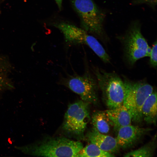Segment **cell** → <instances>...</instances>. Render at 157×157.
<instances>
[{
    "mask_svg": "<svg viewBox=\"0 0 157 157\" xmlns=\"http://www.w3.org/2000/svg\"><path fill=\"white\" fill-rule=\"evenodd\" d=\"M92 71L108 109L123 105L125 93L123 79L115 73L108 72L97 67H93Z\"/></svg>",
    "mask_w": 157,
    "mask_h": 157,
    "instance_id": "cell-1",
    "label": "cell"
},
{
    "mask_svg": "<svg viewBox=\"0 0 157 157\" xmlns=\"http://www.w3.org/2000/svg\"><path fill=\"white\" fill-rule=\"evenodd\" d=\"M119 39L122 44L124 59L129 66L133 65L141 58L149 57L151 48L142 34L138 21L132 22Z\"/></svg>",
    "mask_w": 157,
    "mask_h": 157,
    "instance_id": "cell-2",
    "label": "cell"
},
{
    "mask_svg": "<svg viewBox=\"0 0 157 157\" xmlns=\"http://www.w3.org/2000/svg\"><path fill=\"white\" fill-rule=\"evenodd\" d=\"M123 80L125 88L123 105L130 113L132 121L140 123L143 121V105L154 91V88L145 81H133L124 77Z\"/></svg>",
    "mask_w": 157,
    "mask_h": 157,
    "instance_id": "cell-3",
    "label": "cell"
},
{
    "mask_svg": "<svg viewBox=\"0 0 157 157\" xmlns=\"http://www.w3.org/2000/svg\"><path fill=\"white\" fill-rule=\"evenodd\" d=\"M82 143L64 137L49 138L31 147L24 148L29 150L32 155L46 157H76L83 147Z\"/></svg>",
    "mask_w": 157,
    "mask_h": 157,
    "instance_id": "cell-4",
    "label": "cell"
},
{
    "mask_svg": "<svg viewBox=\"0 0 157 157\" xmlns=\"http://www.w3.org/2000/svg\"><path fill=\"white\" fill-rule=\"evenodd\" d=\"M72 4L81 18L84 30L106 41L108 38L103 26L105 15L93 0H73Z\"/></svg>",
    "mask_w": 157,
    "mask_h": 157,
    "instance_id": "cell-5",
    "label": "cell"
},
{
    "mask_svg": "<svg viewBox=\"0 0 157 157\" xmlns=\"http://www.w3.org/2000/svg\"><path fill=\"white\" fill-rule=\"evenodd\" d=\"M58 83L78 94L83 101L94 104L98 101L97 82L88 68L82 75L74 74L61 77Z\"/></svg>",
    "mask_w": 157,
    "mask_h": 157,
    "instance_id": "cell-6",
    "label": "cell"
},
{
    "mask_svg": "<svg viewBox=\"0 0 157 157\" xmlns=\"http://www.w3.org/2000/svg\"><path fill=\"white\" fill-rule=\"evenodd\" d=\"M64 35L66 42L71 44H83L88 47L104 63H110V58L104 47L94 37L85 30L69 24H55Z\"/></svg>",
    "mask_w": 157,
    "mask_h": 157,
    "instance_id": "cell-7",
    "label": "cell"
},
{
    "mask_svg": "<svg viewBox=\"0 0 157 157\" xmlns=\"http://www.w3.org/2000/svg\"><path fill=\"white\" fill-rule=\"evenodd\" d=\"M89 104L81 100L68 106L63 125L65 131L76 136L83 135L90 119Z\"/></svg>",
    "mask_w": 157,
    "mask_h": 157,
    "instance_id": "cell-8",
    "label": "cell"
},
{
    "mask_svg": "<svg viewBox=\"0 0 157 157\" xmlns=\"http://www.w3.org/2000/svg\"><path fill=\"white\" fill-rule=\"evenodd\" d=\"M151 129L131 124L120 128L117 131L116 138L120 148L125 149L133 147Z\"/></svg>",
    "mask_w": 157,
    "mask_h": 157,
    "instance_id": "cell-9",
    "label": "cell"
},
{
    "mask_svg": "<svg viewBox=\"0 0 157 157\" xmlns=\"http://www.w3.org/2000/svg\"><path fill=\"white\" fill-rule=\"evenodd\" d=\"M86 137L90 143L104 151L113 154L117 152L120 149L116 138L101 133L93 127L88 132Z\"/></svg>",
    "mask_w": 157,
    "mask_h": 157,
    "instance_id": "cell-10",
    "label": "cell"
},
{
    "mask_svg": "<svg viewBox=\"0 0 157 157\" xmlns=\"http://www.w3.org/2000/svg\"><path fill=\"white\" fill-rule=\"evenodd\" d=\"M116 131L120 128L131 124L132 117L129 112L123 105L106 110Z\"/></svg>",
    "mask_w": 157,
    "mask_h": 157,
    "instance_id": "cell-11",
    "label": "cell"
},
{
    "mask_svg": "<svg viewBox=\"0 0 157 157\" xmlns=\"http://www.w3.org/2000/svg\"><path fill=\"white\" fill-rule=\"evenodd\" d=\"M157 92L154 90L144 102L142 109L143 120L148 124H156L157 115Z\"/></svg>",
    "mask_w": 157,
    "mask_h": 157,
    "instance_id": "cell-12",
    "label": "cell"
},
{
    "mask_svg": "<svg viewBox=\"0 0 157 157\" xmlns=\"http://www.w3.org/2000/svg\"><path fill=\"white\" fill-rule=\"evenodd\" d=\"M92 123L93 127L100 133L106 134L113 127L106 111L96 110L92 113Z\"/></svg>",
    "mask_w": 157,
    "mask_h": 157,
    "instance_id": "cell-13",
    "label": "cell"
},
{
    "mask_svg": "<svg viewBox=\"0 0 157 157\" xmlns=\"http://www.w3.org/2000/svg\"><path fill=\"white\" fill-rule=\"evenodd\" d=\"M155 139L152 140L141 147L131 151L124 154L126 157H152L156 148Z\"/></svg>",
    "mask_w": 157,
    "mask_h": 157,
    "instance_id": "cell-14",
    "label": "cell"
},
{
    "mask_svg": "<svg viewBox=\"0 0 157 157\" xmlns=\"http://www.w3.org/2000/svg\"><path fill=\"white\" fill-rule=\"evenodd\" d=\"M115 156L111 153L103 151L95 144L90 143L80 150L76 157H110Z\"/></svg>",
    "mask_w": 157,
    "mask_h": 157,
    "instance_id": "cell-15",
    "label": "cell"
},
{
    "mask_svg": "<svg viewBox=\"0 0 157 157\" xmlns=\"http://www.w3.org/2000/svg\"><path fill=\"white\" fill-rule=\"evenodd\" d=\"M157 45L156 41L153 44L151 48L149 57H150L149 63L153 67L155 68L157 66Z\"/></svg>",
    "mask_w": 157,
    "mask_h": 157,
    "instance_id": "cell-16",
    "label": "cell"
},
{
    "mask_svg": "<svg viewBox=\"0 0 157 157\" xmlns=\"http://www.w3.org/2000/svg\"><path fill=\"white\" fill-rule=\"evenodd\" d=\"M157 0H133L132 3L134 5L146 4L152 8H155L157 5Z\"/></svg>",
    "mask_w": 157,
    "mask_h": 157,
    "instance_id": "cell-17",
    "label": "cell"
},
{
    "mask_svg": "<svg viewBox=\"0 0 157 157\" xmlns=\"http://www.w3.org/2000/svg\"><path fill=\"white\" fill-rule=\"evenodd\" d=\"M59 8L60 9L61 7L62 0H55Z\"/></svg>",
    "mask_w": 157,
    "mask_h": 157,
    "instance_id": "cell-18",
    "label": "cell"
},
{
    "mask_svg": "<svg viewBox=\"0 0 157 157\" xmlns=\"http://www.w3.org/2000/svg\"><path fill=\"white\" fill-rule=\"evenodd\" d=\"M4 82L2 78L0 76V87L4 85Z\"/></svg>",
    "mask_w": 157,
    "mask_h": 157,
    "instance_id": "cell-19",
    "label": "cell"
}]
</instances>
